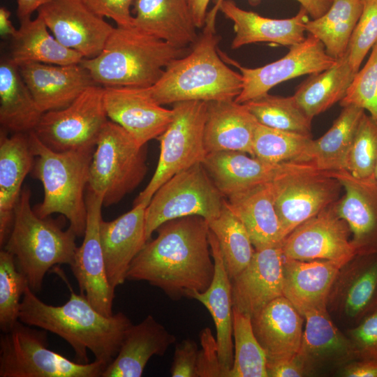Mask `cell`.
I'll list each match as a JSON object with an SVG mask.
<instances>
[{"mask_svg": "<svg viewBox=\"0 0 377 377\" xmlns=\"http://www.w3.org/2000/svg\"><path fill=\"white\" fill-rule=\"evenodd\" d=\"M132 261L126 280L145 281L171 300L205 292L214 275L208 222L193 215L161 224Z\"/></svg>", "mask_w": 377, "mask_h": 377, "instance_id": "cell-1", "label": "cell"}, {"mask_svg": "<svg viewBox=\"0 0 377 377\" xmlns=\"http://www.w3.org/2000/svg\"><path fill=\"white\" fill-rule=\"evenodd\" d=\"M71 290L68 300L53 306L41 301L28 286L20 305L19 320L54 333L73 348L77 362L89 363L88 350L105 367L117 355L126 330L132 325L122 312L106 316L96 310L83 293Z\"/></svg>", "mask_w": 377, "mask_h": 377, "instance_id": "cell-2", "label": "cell"}, {"mask_svg": "<svg viewBox=\"0 0 377 377\" xmlns=\"http://www.w3.org/2000/svg\"><path fill=\"white\" fill-rule=\"evenodd\" d=\"M219 39L216 32L204 29L190 51L172 60L161 78L147 87L154 100L161 105L235 100L242 89V76L221 58Z\"/></svg>", "mask_w": 377, "mask_h": 377, "instance_id": "cell-3", "label": "cell"}, {"mask_svg": "<svg viewBox=\"0 0 377 377\" xmlns=\"http://www.w3.org/2000/svg\"><path fill=\"white\" fill-rule=\"evenodd\" d=\"M190 48L175 47L133 27H114L101 53L80 62L96 84L104 87H149L174 59Z\"/></svg>", "mask_w": 377, "mask_h": 377, "instance_id": "cell-4", "label": "cell"}, {"mask_svg": "<svg viewBox=\"0 0 377 377\" xmlns=\"http://www.w3.org/2000/svg\"><path fill=\"white\" fill-rule=\"evenodd\" d=\"M28 136L36 157L31 172L44 189L43 200L34 212L41 218L61 214L77 236H84L87 214L84 189L95 147L59 152L45 146L34 131Z\"/></svg>", "mask_w": 377, "mask_h": 377, "instance_id": "cell-5", "label": "cell"}, {"mask_svg": "<svg viewBox=\"0 0 377 377\" xmlns=\"http://www.w3.org/2000/svg\"><path fill=\"white\" fill-rule=\"evenodd\" d=\"M31 191L22 190L4 249L15 258L18 269L35 293L41 290L46 273L54 266L70 265L77 250L74 231L62 229L49 217L38 216L31 207Z\"/></svg>", "mask_w": 377, "mask_h": 377, "instance_id": "cell-6", "label": "cell"}, {"mask_svg": "<svg viewBox=\"0 0 377 377\" xmlns=\"http://www.w3.org/2000/svg\"><path fill=\"white\" fill-rule=\"evenodd\" d=\"M146 154V145L139 146L124 128L108 119L94 150L87 188L103 195L105 207L118 203L144 179Z\"/></svg>", "mask_w": 377, "mask_h": 377, "instance_id": "cell-7", "label": "cell"}, {"mask_svg": "<svg viewBox=\"0 0 377 377\" xmlns=\"http://www.w3.org/2000/svg\"><path fill=\"white\" fill-rule=\"evenodd\" d=\"M18 320L0 337V377H101L100 362H73L48 348L47 331Z\"/></svg>", "mask_w": 377, "mask_h": 377, "instance_id": "cell-8", "label": "cell"}, {"mask_svg": "<svg viewBox=\"0 0 377 377\" xmlns=\"http://www.w3.org/2000/svg\"><path fill=\"white\" fill-rule=\"evenodd\" d=\"M207 103L200 101L172 104L174 118L166 130L157 138L160 155L156 169L133 206H147L158 188L176 174L204 161V128Z\"/></svg>", "mask_w": 377, "mask_h": 377, "instance_id": "cell-9", "label": "cell"}, {"mask_svg": "<svg viewBox=\"0 0 377 377\" xmlns=\"http://www.w3.org/2000/svg\"><path fill=\"white\" fill-rule=\"evenodd\" d=\"M225 199L202 163L176 174L158 188L146 207L147 241L172 219L196 215L212 221L219 216Z\"/></svg>", "mask_w": 377, "mask_h": 377, "instance_id": "cell-10", "label": "cell"}, {"mask_svg": "<svg viewBox=\"0 0 377 377\" xmlns=\"http://www.w3.org/2000/svg\"><path fill=\"white\" fill-rule=\"evenodd\" d=\"M108 117L104 87L90 86L68 106L44 112L34 131L55 151L94 148Z\"/></svg>", "mask_w": 377, "mask_h": 377, "instance_id": "cell-11", "label": "cell"}, {"mask_svg": "<svg viewBox=\"0 0 377 377\" xmlns=\"http://www.w3.org/2000/svg\"><path fill=\"white\" fill-rule=\"evenodd\" d=\"M272 183L283 239L301 223L333 204L341 186L312 166L286 174Z\"/></svg>", "mask_w": 377, "mask_h": 377, "instance_id": "cell-12", "label": "cell"}, {"mask_svg": "<svg viewBox=\"0 0 377 377\" xmlns=\"http://www.w3.org/2000/svg\"><path fill=\"white\" fill-rule=\"evenodd\" d=\"M219 54L226 62L237 67L242 76V89L235 99L238 103H245L268 94L272 88L290 79L320 73L337 61L327 54L323 44L310 34L302 42L290 46L282 58L258 68L242 66L220 50Z\"/></svg>", "mask_w": 377, "mask_h": 377, "instance_id": "cell-13", "label": "cell"}, {"mask_svg": "<svg viewBox=\"0 0 377 377\" xmlns=\"http://www.w3.org/2000/svg\"><path fill=\"white\" fill-rule=\"evenodd\" d=\"M350 228L332 204L301 223L282 242L286 258L309 261L327 260L346 263L357 255L349 239Z\"/></svg>", "mask_w": 377, "mask_h": 377, "instance_id": "cell-14", "label": "cell"}, {"mask_svg": "<svg viewBox=\"0 0 377 377\" xmlns=\"http://www.w3.org/2000/svg\"><path fill=\"white\" fill-rule=\"evenodd\" d=\"M87 223L82 244L77 246L72 263L69 265L80 292L92 306L102 314L110 316L112 312L115 288L108 279L100 239L103 197L87 188L85 195Z\"/></svg>", "mask_w": 377, "mask_h": 377, "instance_id": "cell-15", "label": "cell"}, {"mask_svg": "<svg viewBox=\"0 0 377 377\" xmlns=\"http://www.w3.org/2000/svg\"><path fill=\"white\" fill-rule=\"evenodd\" d=\"M377 304V253L357 254L339 269L326 308L346 330L357 325Z\"/></svg>", "mask_w": 377, "mask_h": 377, "instance_id": "cell-16", "label": "cell"}, {"mask_svg": "<svg viewBox=\"0 0 377 377\" xmlns=\"http://www.w3.org/2000/svg\"><path fill=\"white\" fill-rule=\"evenodd\" d=\"M37 11L55 38L84 59L101 53L114 28L83 0H51Z\"/></svg>", "mask_w": 377, "mask_h": 377, "instance_id": "cell-17", "label": "cell"}, {"mask_svg": "<svg viewBox=\"0 0 377 377\" xmlns=\"http://www.w3.org/2000/svg\"><path fill=\"white\" fill-rule=\"evenodd\" d=\"M104 105L108 119L124 128L140 147L157 139L174 118L173 109L157 103L147 87H104Z\"/></svg>", "mask_w": 377, "mask_h": 377, "instance_id": "cell-18", "label": "cell"}, {"mask_svg": "<svg viewBox=\"0 0 377 377\" xmlns=\"http://www.w3.org/2000/svg\"><path fill=\"white\" fill-rule=\"evenodd\" d=\"M282 243L255 251L249 264L231 280L232 307L252 318L283 296Z\"/></svg>", "mask_w": 377, "mask_h": 377, "instance_id": "cell-19", "label": "cell"}, {"mask_svg": "<svg viewBox=\"0 0 377 377\" xmlns=\"http://www.w3.org/2000/svg\"><path fill=\"white\" fill-rule=\"evenodd\" d=\"M246 154L240 151L211 153L202 162L224 197L274 182L286 174L311 166L290 161L272 163Z\"/></svg>", "mask_w": 377, "mask_h": 377, "instance_id": "cell-20", "label": "cell"}, {"mask_svg": "<svg viewBox=\"0 0 377 377\" xmlns=\"http://www.w3.org/2000/svg\"><path fill=\"white\" fill-rule=\"evenodd\" d=\"M323 172L345 189L335 208L350 228L357 253H377V178L357 179L346 170Z\"/></svg>", "mask_w": 377, "mask_h": 377, "instance_id": "cell-21", "label": "cell"}, {"mask_svg": "<svg viewBox=\"0 0 377 377\" xmlns=\"http://www.w3.org/2000/svg\"><path fill=\"white\" fill-rule=\"evenodd\" d=\"M17 66L43 113L68 106L86 89L98 84L81 63L54 65L29 62Z\"/></svg>", "mask_w": 377, "mask_h": 377, "instance_id": "cell-22", "label": "cell"}, {"mask_svg": "<svg viewBox=\"0 0 377 377\" xmlns=\"http://www.w3.org/2000/svg\"><path fill=\"white\" fill-rule=\"evenodd\" d=\"M147 205H134L117 219L100 224V239L110 286L116 288L126 280L129 267L147 243L145 209Z\"/></svg>", "mask_w": 377, "mask_h": 377, "instance_id": "cell-23", "label": "cell"}, {"mask_svg": "<svg viewBox=\"0 0 377 377\" xmlns=\"http://www.w3.org/2000/svg\"><path fill=\"white\" fill-rule=\"evenodd\" d=\"M306 324L297 356L311 375L319 370L339 369L356 360L350 341L330 315L326 307L306 312Z\"/></svg>", "mask_w": 377, "mask_h": 377, "instance_id": "cell-24", "label": "cell"}, {"mask_svg": "<svg viewBox=\"0 0 377 377\" xmlns=\"http://www.w3.org/2000/svg\"><path fill=\"white\" fill-rule=\"evenodd\" d=\"M219 11L233 23L235 36L231 43L232 49L259 42L290 47L306 38L305 24L309 20V14L302 6L296 15L286 19L263 17L239 8L232 0H223Z\"/></svg>", "mask_w": 377, "mask_h": 377, "instance_id": "cell-25", "label": "cell"}, {"mask_svg": "<svg viewBox=\"0 0 377 377\" xmlns=\"http://www.w3.org/2000/svg\"><path fill=\"white\" fill-rule=\"evenodd\" d=\"M304 317L284 296L276 298L251 318L254 334L267 362L296 355L303 336Z\"/></svg>", "mask_w": 377, "mask_h": 377, "instance_id": "cell-26", "label": "cell"}, {"mask_svg": "<svg viewBox=\"0 0 377 377\" xmlns=\"http://www.w3.org/2000/svg\"><path fill=\"white\" fill-rule=\"evenodd\" d=\"M257 124L244 103L235 100L208 102L204 128L207 155L219 151H240L253 156Z\"/></svg>", "mask_w": 377, "mask_h": 377, "instance_id": "cell-27", "label": "cell"}, {"mask_svg": "<svg viewBox=\"0 0 377 377\" xmlns=\"http://www.w3.org/2000/svg\"><path fill=\"white\" fill-rule=\"evenodd\" d=\"M133 27L175 47L187 48L198 40L187 0H134Z\"/></svg>", "mask_w": 377, "mask_h": 377, "instance_id": "cell-28", "label": "cell"}, {"mask_svg": "<svg viewBox=\"0 0 377 377\" xmlns=\"http://www.w3.org/2000/svg\"><path fill=\"white\" fill-rule=\"evenodd\" d=\"M175 341L174 334L148 315L126 330L117 355L101 377H140L149 359L154 355L163 356Z\"/></svg>", "mask_w": 377, "mask_h": 377, "instance_id": "cell-29", "label": "cell"}, {"mask_svg": "<svg viewBox=\"0 0 377 377\" xmlns=\"http://www.w3.org/2000/svg\"><path fill=\"white\" fill-rule=\"evenodd\" d=\"M209 243L214 263V275L205 292H193L189 298L202 304L210 313L216 330V341L221 365L225 377H230L234 361L232 342V302L231 280L215 235L209 230Z\"/></svg>", "mask_w": 377, "mask_h": 377, "instance_id": "cell-30", "label": "cell"}, {"mask_svg": "<svg viewBox=\"0 0 377 377\" xmlns=\"http://www.w3.org/2000/svg\"><path fill=\"white\" fill-rule=\"evenodd\" d=\"M344 263L327 260L302 261L283 256V296L302 316L309 311L326 307L333 281Z\"/></svg>", "mask_w": 377, "mask_h": 377, "instance_id": "cell-31", "label": "cell"}, {"mask_svg": "<svg viewBox=\"0 0 377 377\" xmlns=\"http://www.w3.org/2000/svg\"><path fill=\"white\" fill-rule=\"evenodd\" d=\"M34 155L28 133H15L0 135V244L9 235L15 206L22 191V183L32 171Z\"/></svg>", "mask_w": 377, "mask_h": 377, "instance_id": "cell-32", "label": "cell"}, {"mask_svg": "<svg viewBox=\"0 0 377 377\" xmlns=\"http://www.w3.org/2000/svg\"><path fill=\"white\" fill-rule=\"evenodd\" d=\"M272 182L236 193L226 200L228 207L245 226L256 250L280 244L283 240Z\"/></svg>", "mask_w": 377, "mask_h": 377, "instance_id": "cell-33", "label": "cell"}, {"mask_svg": "<svg viewBox=\"0 0 377 377\" xmlns=\"http://www.w3.org/2000/svg\"><path fill=\"white\" fill-rule=\"evenodd\" d=\"M331 128L320 138L311 139L295 160L320 172L346 170L350 146L365 110L355 105L343 107Z\"/></svg>", "mask_w": 377, "mask_h": 377, "instance_id": "cell-34", "label": "cell"}, {"mask_svg": "<svg viewBox=\"0 0 377 377\" xmlns=\"http://www.w3.org/2000/svg\"><path fill=\"white\" fill-rule=\"evenodd\" d=\"M20 22V28L11 38L9 57L17 66L29 62L68 65L79 64L84 59L51 36L40 15L34 20L28 17Z\"/></svg>", "mask_w": 377, "mask_h": 377, "instance_id": "cell-35", "label": "cell"}, {"mask_svg": "<svg viewBox=\"0 0 377 377\" xmlns=\"http://www.w3.org/2000/svg\"><path fill=\"white\" fill-rule=\"evenodd\" d=\"M43 112L10 58L0 63V123L10 131L29 133L38 124Z\"/></svg>", "mask_w": 377, "mask_h": 377, "instance_id": "cell-36", "label": "cell"}, {"mask_svg": "<svg viewBox=\"0 0 377 377\" xmlns=\"http://www.w3.org/2000/svg\"><path fill=\"white\" fill-rule=\"evenodd\" d=\"M355 74L345 53L329 68L311 75L299 86L293 96L313 119L343 99Z\"/></svg>", "mask_w": 377, "mask_h": 377, "instance_id": "cell-37", "label": "cell"}, {"mask_svg": "<svg viewBox=\"0 0 377 377\" xmlns=\"http://www.w3.org/2000/svg\"><path fill=\"white\" fill-rule=\"evenodd\" d=\"M362 10L363 0H332L325 14L306 22V31L317 38L327 54L337 60L346 53Z\"/></svg>", "mask_w": 377, "mask_h": 377, "instance_id": "cell-38", "label": "cell"}, {"mask_svg": "<svg viewBox=\"0 0 377 377\" xmlns=\"http://www.w3.org/2000/svg\"><path fill=\"white\" fill-rule=\"evenodd\" d=\"M221 251L230 280L236 277L251 262L255 248L239 219L231 211L225 199L219 216L208 222Z\"/></svg>", "mask_w": 377, "mask_h": 377, "instance_id": "cell-39", "label": "cell"}, {"mask_svg": "<svg viewBox=\"0 0 377 377\" xmlns=\"http://www.w3.org/2000/svg\"><path fill=\"white\" fill-rule=\"evenodd\" d=\"M258 123L266 126L311 135V121L293 96L266 94L244 103Z\"/></svg>", "mask_w": 377, "mask_h": 377, "instance_id": "cell-40", "label": "cell"}, {"mask_svg": "<svg viewBox=\"0 0 377 377\" xmlns=\"http://www.w3.org/2000/svg\"><path fill=\"white\" fill-rule=\"evenodd\" d=\"M234 361L230 377H267L266 354L257 340L251 318L232 307Z\"/></svg>", "mask_w": 377, "mask_h": 377, "instance_id": "cell-41", "label": "cell"}, {"mask_svg": "<svg viewBox=\"0 0 377 377\" xmlns=\"http://www.w3.org/2000/svg\"><path fill=\"white\" fill-rule=\"evenodd\" d=\"M311 139V135L273 128L258 122L253 156L272 163L294 162Z\"/></svg>", "mask_w": 377, "mask_h": 377, "instance_id": "cell-42", "label": "cell"}, {"mask_svg": "<svg viewBox=\"0 0 377 377\" xmlns=\"http://www.w3.org/2000/svg\"><path fill=\"white\" fill-rule=\"evenodd\" d=\"M29 286L26 276L18 269L14 256L0 251V328L10 330L19 320L22 299Z\"/></svg>", "mask_w": 377, "mask_h": 377, "instance_id": "cell-43", "label": "cell"}, {"mask_svg": "<svg viewBox=\"0 0 377 377\" xmlns=\"http://www.w3.org/2000/svg\"><path fill=\"white\" fill-rule=\"evenodd\" d=\"M377 167V121L364 113L354 135L346 170L357 179L375 176Z\"/></svg>", "mask_w": 377, "mask_h": 377, "instance_id": "cell-44", "label": "cell"}, {"mask_svg": "<svg viewBox=\"0 0 377 377\" xmlns=\"http://www.w3.org/2000/svg\"><path fill=\"white\" fill-rule=\"evenodd\" d=\"M340 105L360 108L377 121V42L363 68L355 74Z\"/></svg>", "mask_w": 377, "mask_h": 377, "instance_id": "cell-45", "label": "cell"}, {"mask_svg": "<svg viewBox=\"0 0 377 377\" xmlns=\"http://www.w3.org/2000/svg\"><path fill=\"white\" fill-rule=\"evenodd\" d=\"M377 42V0H363L361 16L350 36L346 54L357 73L370 50Z\"/></svg>", "mask_w": 377, "mask_h": 377, "instance_id": "cell-46", "label": "cell"}, {"mask_svg": "<svg viewBox=\"0 0 377 377\" xmlns=\"http://www.w3.org/2000/svg\"><path fill=\"white\" fill-rule=\"evenodd\" d=\"M345 334L351 342L356 360L377 361V304Z\"/></svg>", "mask_w": 377, "mask_h": 377, "instance_id": "cell-47", "label": "cell"}, {"mask_svg": "<svg viewBox=\"0 0 377 377\" xmlns=\"http://www.w3.org/2000/svg\"><path fill=\"white\" fill-rule=\"evenodd\" d=\"M201 348L197 357L198 377H225L221 365L216 338L209 327L200 332Z\"/></svg>", "mask_w": 377, "mask_h": 377, "instance_id": "cell-48", "label": "cell"}, {"mask_svg": "<svg viewBox=\"0 0 377 377\" xmlns=\"http://www.w3.org/2000/svg\"><path fill=\"white\" fill-rule=\"evenodd\" d=\"M134 0H83L95 13L112 19L118 27H133L131 7Z\"/></svg>", "mask_w": 377, "mask_h": 377, "instance_id": "cell-49", "label": "cell"}, {"mask_svg": "<svg viewBox=\"0 0 377 377\" xmlns=\"http://www.w3.org/2000/svg\"><path fill=\"white\" fill-rule=\"evenodd\" d=\"M198 348L196 342L189 338L177 343L170 367L172 377H198L197 357Z\"/></svg>", "mask_w": 377, "mask_h": 377, "instance_id": "cell-50", "label": "cell"}, {"mask_svg": "<svg viewBox=\"0 0 377 377\" xmlns=\"http://www.w3.org/2000/svg\"><path fill=\"white\" fill-rule=\"evenodd\" d=\"M267 377H302L311 375L297 355L288 359L267 362Z\"/></svg>", "mask_w": 377, "mask_h": 377, "instance_id": "cell-51", "label": "cell"}, {"mask_svg": "<svg viewBox=\"0 0 377 377\" xmlns=\"http://www.w3.org/2000/svg\"><path fill=\"white\" fill-rule=\"evenodd\" d=\"M223 0H216L212 9L207 13L204 28L216 31V17L219 7ZM300 3L312 19H316L325 14L330 7L332 0H295Z\"/></svg>", "mask_w": 377, "mask_h": 377, "instance_id": "cell-52", "label": "cell"}, {"mask_svg": "<svg viewBox=\"0 0 377 377\" xmlns=\"http://www.w3.org/2000/svg\"><path fill=\"white\" fill-rule=\"evenodd\" d=\"M338 373L346 377H377V361L353 360L340 367Z\"/></svg>", "mask_w": 377, "mask_h": 377, "instance_id": "cell-53", "label": "cell"}, {"mask_svg": "<svg viewBox=\"0 0 377 377\" xmlns=\"http://www.w3.org/2000/svg\"><path fill=\"white\" fill-rule=\"evenodd\" d=\"M211 0H187L191 15L197 28H202L205 24L207 8Z\"/></svg>", "mask_w": 377, "mask_h": 377, "instance_id": "cell-54", "label": "cell"}, {"mask_svg": "<svg viewBox=\"0 0 377 377\" xmlns=\"http://www.w3.org/2000/svg\"><path fill=\"white\" fill-rule=\"evenodd\" d=\"M51 0H17V15L20 20L31 17V14Z\"/></svg>", "mask_w": 377, "mask_h": 377, "instance_id": "cell-55", "label": "cell"}, {"mask_svg": "<svg viewBox=\"0 0 377 377\" xmlns=\"http://www.w3.org/2000/svg\"><path fill=\"white\" fill-rule=\"evenodd\" d=\"M10 15L11 13L6 8H0V35L2 38H12L17 31L10 21Z\"/></svg>", "mask_w": 377, "mask_h": 377, "instance_id": "cell-56", "label": "cell"}, {"mask_svg": "<svg viewBox=\"0 0 377 377\" xmlns=\"http://www.w3.org/2000/svg\"><path fill=\"white\" fill-rule=\"evenodd\" d=\"M375 176H376V177L377 178V167H376V169Z\"/></svg>", "mask_w": 377, "mask_h": 377, "instance_id": "cell-57", "label": "cell"}]
</instances>
